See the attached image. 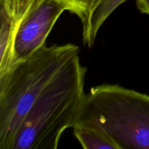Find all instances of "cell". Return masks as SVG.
I'll use <instances>...</instances> for the list:
<instances>
[{
  "mask_svg": "<svg viewBox=\"0 0 149 149\" xmlns=\"http://www.w3.org/2000/svg\"><path fill=\"white\" fill-rule=\"evenodd\" d=\"M69 7L60 0H35L19 24L13 46L14 64L45 45L48 35Z\"/></svg>",
  "mask_w": 149,
  "mask_h": 149,
  "instance_id": "cell-4",
  "label": "cell"
},
{
  "mask_svg": "<svg viewBox=\"0 0 149 149\" xmlns=\"http://www.w3.org/2000/svg\"><path fill=\"white\" fill-rule=\"evenodd\" d=\"M127 0H101L82 21L83 41L91 47L102 25L112 13Z\"/></svg>",
  "mask_w": 149,
  "mask_h": 149,
  "instance_id": "cell-6",
  "label": "cell"
},
{
  "mask_svg": "<svg viewBox=\"0 0 149 149\" xmlns=\"http://www.w3.org/2000/svg\"><path fill=\"white\" fill-rule=\"evenodd\" d=\"M76 125L98 129L119 149H149V95L117 84L93 87Z\"/></svg>",
  "mask_w": 149,
  "mask_h": 149,
  "instance_id": "cell-3",
  "label": "cell"
},
{
  "mask_svg": "<svg viewBox=\"0 0 149 149\" xmlns=\"http://www.w3.org/2000/svg\"><path fill=\"white\" fill-rule=\"evenodd\" d=\"M87 68L73 57L33 103L10 149H56L63 134L77 122L85 97Z\"/></svg>",
  "mask_w": 149,
  "mask_h": 149,
  "instance_id": "cell-1",
  "label": "cell"
},
{
  "mask_svg": "<svg viewBox=\"0 0 149 149\" xmlns=\"http://www.w3.org/2000/svg\"><path fill=\"white\" fill-rule=\"evenodd\" d=\"M69 7V12L77 15L81 22L87 17L92 10L93 0H60Z\"/></svg>",
  "mask_w": 149,
  "mask_h": 149,
  "instance_id": "cell-8",
  "label": "cell"
},
{
  "mask_svg": "<svg viewBox=\"0 0 149 149\" xmlns=\"http://www.w3.org/2000/svg\"><path fill=\"white\" fill-rule=\"evenodd\" d=\"M74 135L84 149H119L106 134L93 127L76 125Z\"/></svg>",
  "mask_w": 149,
  "mask_h": 149,
  "instance_id": "cell-7",
  "label": "cell"
},
{
  "mask_svg": "<svg viewBox=\"0 0 149 149\" xmlns=\"http://www.w3.org/2000/svg\"><path fill=\"white\" fill-rule=\"evenodd\" d=\"M101 1V0H93V7H92V10H91V11L92 10H93V9L95 8V7H96V6L97 5V4H99V2H100V1ZM90 11V12H91Z\"/></svg>",
  "mask_w": 149,
  "mask_h": 149,
  "instance_id": "cell-10",
  "label": "cell"
},
{
  "mask_svg": "<svg viewBox=\"0 0 149 149\" xmlns=\"http://www.w3.org/2000/svg\"><path fill=\"white\" fill-rule=\"evenodd\" d=\"M79 52L74 44L45 45L0 76V149H10L32 105Z\"/></svg>",
  "mask_w": 149,
  "mask_h": 149,
  "instance_id": "cell-2",
  "label": "cell"
},
{
  "mask_svg": "<svg viewBox=\"0 0 149 149\" xmlns=\"http://www.w3.org/2000/svg\"><path fill=\"white\" fill-rule=\"evenodd\" d=\"M137 5L142 13L149 15V0H137Z\"/></svg>",
  "mask_w": 149,
  "mask_h": 149,
  "instance_id": "cell-9",
  "label": "cell"
},
{
  "mask_svg": "<svg viewBox=\"0 0 149 149\" xmlns=\"http://www.w3.org/2000/svg\"><path fill=\"white\" fill-rule=\"evenodd\" d=\"M35 0H0V76L14 65L16 31Z\"/></svg>",
  "mask_w": 149,
  "mask_h": 149,
  "instance_id": "cell-5",
  "label": "cell"
}]
</instances>
